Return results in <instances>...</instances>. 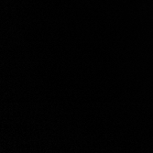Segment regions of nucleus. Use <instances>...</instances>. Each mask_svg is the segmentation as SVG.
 <instances>
[]
</instances>
